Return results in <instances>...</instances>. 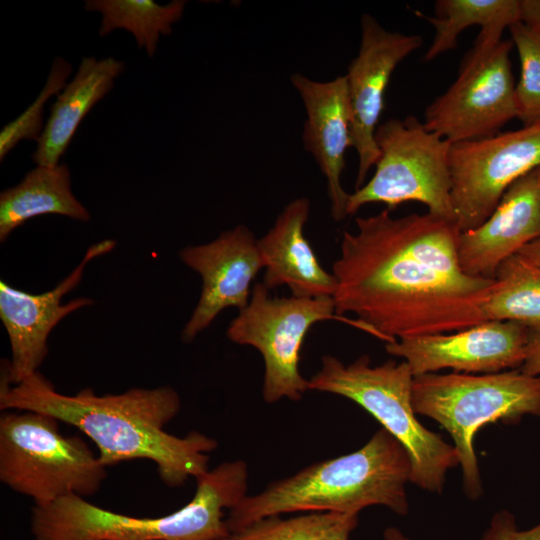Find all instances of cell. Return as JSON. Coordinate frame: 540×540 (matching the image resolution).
Masks as SVG:
<instances>
[{
  "label": "cell",
  "instance_id": "4316f807",
  "mask_svg": "<svg viewBox=\"0 0 540 540\" xmlns=\"http://www.w3.org/2000/svg\"><path fill=\"white\" fill-rule=\"evenodd\" d=\"M479 540H540V523L526 529L517 527L515 516L508 510H499Z\"/></svg>",
  "mask_w": 540,
  "mask_h": 540
},
{
  "label": "cell",
  "instance_id": "5b68a950",
  "mask_svg": "<svg viewBox=\"0 0 540 540\" xmlns=\"http://www.w3.org/2000/svg\"><path fill=\"white\" fill-rule=\"evenodd\" d=\"M412 405L450 434L459 458L462 489L470 500L483 494L474 438L483 426L517 424L526 415L540 417V375L520 369L495 373L451 372L414 376Z\"/></svg>",
  "mask_w": 540,
  "mask_h": 540
},
{
  "label": "cell",
  "instance_id": "4fadbf2b",
  "mask_svg": "<svg viewBox=\"0 0 540 540\" xmlns=\"http://www.w3.org/2000/svg\"><path fill=\"white\" fill-rule=\"evenodd\" d=\"M423 39L418 34L388 31L370 14L361 17L358 54L345 75L351 111L352 147L358 156L355 189L365 182L376 165L379 149L375 132L384 109L386 88L396 67L418 50Z\"/></svg>",
  "mask_w": 540,
  "mask_h": 540
},
{
  "label": "cell",
  "instance_id": "44dd1931",
  "mask_svg": "<svg viewBox=\"0 0 540 540\" xmlns=\"http://www.w3.org/2000/svg\"><path fill=\"white\" fill-rule=\"evenodd\" d=\"M436 16L420 14L435 30L424 61L455 49L462 31L470 26L481 28L474 46L488 48L499 43L503 31L519 21V0H439Z\"/></svg>",
  "mask_w": 540,
  "mask_h": 540
},
{
  "label": "cell",
  "instance_id": "9c48e42d",
  "mask_svg": "<svg viewBox=\"0 0 540 540\" xmlns=\"http://www.w3.org/2000/svg\"><path fill=\"white\" fill-rule=\"evenodd\" d=\"M262 282L256 283L248 304L230 322L226 335L239 345L257 349L265 371L262 397L267 403L283 398L300 400L309 390L299 371L306 334L336 314L333 298L272 297Z\"/></svg>",
  "mask_w": 540,
  "mask_h": 540
},
{
  "label": "cell",
  "instance_id": "4dcf8cb0",
  "mask_svg": "<svg viewBox=\"0 0 540 540\" xmlns=\"http://www.w3.org/2000/svg\"><path fill=\"white\" fill-rule=\"evenodd\" d=\"M382 540H412L399 528L390 526L383 531Z\"/></svg>",
  "mask_w": 540,
  "mask_h": 540
},
{
  "label": "cell",
  "instance_id": "7a4b0ae2",
  "mask_svg": "<svg viewBox=\"0 0 540 540\" xmlns=\"http://www.w3.org/2000/svg\"><path fill=\"white\" fill-rule=\"evenodd\" d=\"M0 408L44 413L76 427L94 442L105 467L136 459L152 461L169 487L205 474L208 453L217 448L215 439L198 431L184 437L165 431L181 408L179 394L168 386L102 396L86 388L65 395L36 372L15 385L1 378Z\"/></svg>",
  "mask_w": 540,
  "mask_h": 540
},
{
  "label": "cell",
  "instance_id": "ffe728a7",
  "mask_svg": "<svg viewBox=\"0 0 540 540\" xmlns=\"http://www.w3.org/2000/svg\"><path fill=\"white\" fill-rule=\"evenodd\" d=\"M56 214L88 221L90 213L71 190L67 165L36 166L14 187L0 193V241L31 218Z\"/></svg>",
  "mask_w": 540,
  "mask_h": 540
},
{
  "label": "cell",
  "instance_id": "d4e9b609",
  "mask_svg": "<svg viewBox=\"0 0 540 540\" xmlns=\"http://www.w3.org/2000/svg\"><path fill=\"white\" fill-rule=\"evenodd\" d=\"M521 74L515 86L517 118L523 126L540 123V32L518 21L509 27Z\"/></svg>",
  "mask_w": 540,
  "mask_h": 540
},
{
  "label": "cell",
  "instance_id": "7402d4cb",
  "mask_svg": "<svg viewBox=\"0 0 540 540\" xmlns=\"http://www.w3.org/2000/svg\"><path fill=\"white\" fill-rule=\"evenodd\" d=\"M496 285L484 305L486 321H510L540 335V266L520 254L499 266Z\"/></svg>",
  "mask_w": 540,
  "mask_h": 540
},
{
  "label": "cell",
  "instance_id": "83f0119b",
  "mask_svg": "<svg viewBox=\"0 0 540 540\" xmlns=\"http://www.w3.org/2000/svg\"><path fill=\"white\" fill-rule=\"evenodd\" d=\"M519 21L540 32V0H519Z\"/></svg>",
  "mask_w": 540,
  "mask_h": 540
},
{
  "label": "cell",
  "instance_id": "277c9868",
  "mask_svg": "<svg viewBox=\"0 0 540 540\" xmlns=\"http://www.w3.org/2000/svg\"><path fill=\"white\" fill-rule=\"evenodd\" d=\"M195 480L193 498L165 516H128L68 495L34 506L31 531L35 540H222L225 511L247 496V463L223 462Z\"/></svg>",
  "mask_w": 540,
  "mask_h": 540
},
{
  "label": "cell",
  "instance_id": "3957f363",
  "mask_svg": "<svg viewBox=\"0 0 540 540\" xmlns=\"http://www.w3.org/2000/svg\"><path fill=\"white\" fill-rule=\"evenodd\" d=\"M411 461L403 446L384 428L360 449L314 463L290 477L244 497L229 510L230 532L260 519L293 512L359 514L369 506H385L407 515L406 484Z\"/></svg>",
  "mask_w": 540,
  "mask_h": 540
},
{
  "label": "cell",
  "instance_id": "d6986e66",
  "mask_svg": "<svg viewBox=\"0 0 540 540\" xmlns=\"http://www.w3.org/2000/svg\"><path fill=\"white\" fill-rule=\"evenodd\" d=\"M124 63L112 57H84L74 78L57 95L32 154L37 166L53 167L68 148L78 126L92 107L113 87Z\"/></svg>",
  "mask_w": 540,
  "mask_h": 540
},
{
  "label": "cell",
  "instance_id": "52a82bcc",
  "mask_svg": "<svg viewBox=\"0 0 540 540\" xmlns=\"http://www.w3.org/2000/svg\"><path fill=\"white\" fill-rule=\"evenodd\" d=\"M59 421L33 411L0 418V481L44 506L57 499L96 493L106 467L85 441L64 436Z\"/></svg>",
  "mask_w": 540,
  "mask_h": 540
},
{
  "label": "cell",
  "instance_id": "8fae6325",
  "mask_svg": "<svg viewBox=\"0 0 540 540\" xmlns=\"http://www.w3.org/2000/svg\"><path fill=\"white\" fill-rule=\"evenodd\" d=\"M540 166V123L451 144V199L460 232L475 229L507 188Z\"/></svg>",
  "mask_w": 540,
  "mask_h": 540
},
{
  "label": "cell",
  "instance_id": "ba28073f",
  "mask_svg": "<svg viewBox=\"0 0 540 540\" xmlns=\"http://www.w3.org/2000/svg\"><path fill=\"white\" fill-rule=\"evenodd\" d=\"M379 158L373 176L349 195L347 215L370 203L388 210L408 201L428 213L455 222L451 199V144L428 130L417 117L391 118L375 132Z\"/></svg>",
  "mask_w": 540,
  "mask_h": 540
},
{
  "label": "cell",
  "instance_id": "f546056e",
  "mask_svg": "<svg viewBox=\"0 0 540 540\" xmlns=\"http://www.w3.org/2000/svg\"><path fill=\"white\" fill-rule=\"evenodd\" d=\"M527 261L540 266V239L524 246L519 252Z\"/></svg>",
  "mask_w": 540,
  "mask_h": 540
},
{
  "label": "cell",
  "instance_id": "cb8c5ba5",
  "mask_svg": "<svg viewBox=\"0 0 540 540\" xmlns=\"http://www.w3.org/2000/svg\"><path fill=\"white\" fill-rule=\"evenodd\" d=\"M359 514L311 512L290 518L269 516L230 532L222 540H349Z\"/></svg>",
  "mask_w": 540,
  "mask_h": 540
},
{
  "label": "cell",
  "instance_id": "484cf974",
  "mask_svg": "<svg viewBox=\"0 0 540 540\" xmlns=\"http://www.w3.org/2000/svg\"><path fill=\"white\" fill-rule=\"evenodd\" d=\"M72 72V66L62 57H56L45 85L35 100L14 120L3 127L0 132V160L22 140H35L43 132V112L46 102L53 95H58L65 87L66 80Z\"/></svg>",
  "mask_w": 540,
  "mask_h": 540
},
{
  "label": "cell",
  "instance_id": "603a6c76",
  "mask_svg": "<svg viewBox=\"0 0 540 540\" xmlns=\"http://www.w3.org/2000/svg\"><path fill=\"white\" fill-rule=\"evenodd\" d=\"M185 6V0H173L165 5L153 0L85 1L87 11L102 15L100 36L114 29H125L132 33L138 47L144 48L149 57L156 53L160 35L172 33V25L181 19Z\"/></svg>",
  "mask_w": 540,
  "mask_h": 540
},
{
  "label": "cell",
  "instance_id": "9a60e30c",
  "mask_svg": "<svg viewBox=\"0 0 540 540\" xmlns=\"http://www.w3.org/2000/svg\"><path fill=\"white\" fill-rule=\"evenodd\" d=\"M181 261L202 279L199 301L185 324L181 338L191 342L229 307L242 310L249 302L251 285L263 264L257 239L245 225L222 232L214 240L186 246Z\"/></svg>",
  "mask_w": 540,
  "mask_h": 540
},
{
  "label": "cell",
  "instance_id": "8992f818",
  "mask_svg": "<svg viewBox=\"0 0 540 540\" xmlns=\"http://www.w3.org/2000/svg\"><path fill=\"white\" fill-rule=\"evenodd\" d=\"M320 370L308 380L309 390L350 399L371 414L406 450L410 482L441 494L447 472L459 465L455 447L417 419L412 405L414 375L405 361L372 366L367 355L345 364L325 355Z\"/></svg>",
  "mask_w": 540,
  "mask_h": 540
},
{
  "label": "cell",
  "instance_id": "5bb4252c",
  "mask_svg": "<svg viewBox=\"0 0 540 540\" xmlns=\"http://www.w3.org/2000/svg\"><path fill=\"white\" fill-rule=\"evenodd\" d=\"M115 245L114 240L105 239L89 246L70 274L43 293L25 292L0 281V319L11 348V359L5 361L2 378L15 385L38 372L48 353V337L56 325L69 314L93 304L86 297L62 303L63 297L78 286L87 264L109 253Z\"/></svg>",
  "mask_w": 540,
  "mask_h": 540
},
{
  "label": "cell",
  "instance_id": "2e32d148",
  "mask_svg": "<svg viewBox=\"0 0 540 540\" xmlns=\"http://www.w3.org/2000/svg\"><path fill=\"white\" fill-rule=\"evenodd\" d=\"M538 239L540 166L515 180L482 224L460 233V267L469 276L495 279L502 262Z\"/></svg>",
  "mask_w": 540,
  "mask_h": 540
},
{
  "label": "cell",
  "instance_id": "ac0fdd59",
  "mask_svg": "<svg viewBox=\"0 0 540 540\" xmlns=\"http://www.w3.org/2000/svg\"><path fill=\"white\" fill-rule=\"evenodd\" d=\"M310 208L307 197L295 198L265 235L257 239L265 270L262 283L270 290L287 286L295 297L333 298L336 279L321 266L304 234Z\"/></svg>",
  "mask_w": 540,
  "mask_h": 540
},
{
  "label": "cell",
  "instance_id": "e0dca14e",
  "mask_svg": "<svg viewBox=\"0 0 540 540\" xmlns=\"http://www.w3.org/2000/svg\"><path fill=\"white\" fill-rule=\"evenodd\" d=\"M291 83L305 108L303 131L305 149L312 155L325 177L334 221L346 218L350 193L342 184L345 154L352 147L351 111L346 78L316 81L301 73L291 76Z\"/></svg>",
  "mask_w": 540,
  "mask_h": 540
},
{
  "label": "cell",
  "instance_id": "30bf717a",
  "mask_svg": "<svg viewBox=\"0 0 540 540\" xmlns=\"http://www.w3.org/2000/svg\"><path fill=\"white\" fill-rule=\"evenodd\" d=\"M511 40L466 54L455 82L425 110L423 124L450 143L493 136L517 118Z\"/></svg>",
  "mask_w": 540,
  "mask_h": 540
},
{
  "label": "cell",
  "instance_id": "6da1fadb",
  "mask_svg": "<svg viewBox=\"0 0 540 540\" xmlns=\"http://www.w3.org/2000/svg\"><path fill=\"white\" fill-rule=\"evenodd\" d=\"M355 223L332 265L337 315H354L386 343L486 321L496 279L463 272L455 222L428 212L393 217L386 208Z\"/></svg>",
  "mask_w": 540,
  "mask_h": 540
},
{
  "label": "cell",
  "instance_id": "f1b7e54d",
  "mask_svg": "<svg viewBox=\"0 0 540 540\" xmlns=\"http://www.w3.org/2000/svg\"><path fill=\"white\" fill-rule=\"evenodd\" d=\"M520 371L527 375H540V335L532 341Z\"/></svg>",
  "mask_w": 540,
  "mask_h": 540
},
{
  "label": "cell",
  "instance_id": "7c38bea8",
  "mask_svg": "<svg viewBox=\"0 0 540 540\" xmlns=\"http://www.w3.org/2000/svg\"><path fill=\"white\" fill-rule=\"evenodd\" d=\"M536 336L515 322L484 321L460 331L395 340L385 349L402 358L414 376L443 369L485 374L520 369Z\"/></svg>",
  "mask_w": 540,
  "mask_h": 540
}]
</instances>
